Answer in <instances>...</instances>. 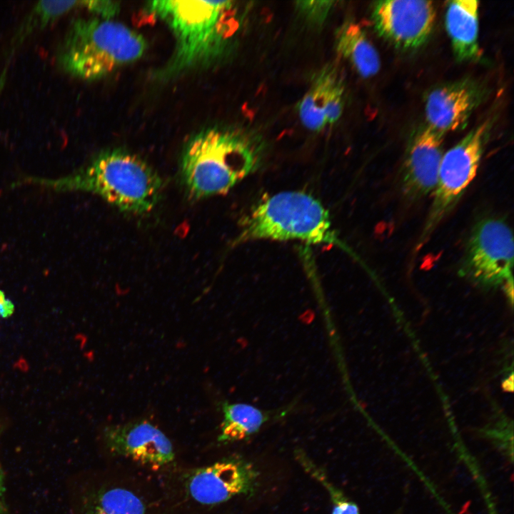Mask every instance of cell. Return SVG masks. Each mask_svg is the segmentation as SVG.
Segmentation results:
<instances>
[{"label":"cell","mask_w":514,"mask_h":514,"mask_svg":"<svg viewBox=\"0 0 514 514\" xmlns=\"http://www.w3.org/2000/svg\"><path fill=\"white\" fill-rule=\"evenodd\" d=\"M81 6L96 14L99 18L112 19L120 11L118 2L105 0H91L81 1Z\"/></svg>","instance_id":"obj_21"},{"label":"cell","mask_w":514,"mask_h":514,"mask_svg":"<svg viewBox=\"0 0 514 514\" xmlns=\"http://www.w3.org/2000/svg\"><path fill=\"white\" fill-rule=\"evenodd\" d=\"M336 46L338 54L362 77L369 78L378 72V53L358 24L348 22L342 25L337 31Z\"/></svg>","instance_id":"obj_16"},{"label":"cell","mask_w":514,"mask_h":514,"mask_svg":"<svg viewBox=\"0 0 514 514\" xmlns=\"http://www.w3.org/2000/svg\"><path fill=\"white\" fill-rule=\"evenodd\" d=\"M261 154L259 143L243 132L206 129L183 151L181 181L194 199L224 194L256 170Z\"/></svg>","instance_id":"obj_2"},{"label":"cell","mask_w":514,"mask_h":514,"mask_svg":"<svg viewBox=\"0 0 514 514\" xmlns=\"http://www.w3.org/2000/svg\"><path fill=\"white\" fill-rule=\"evenodd\" d=\"M490 126V120L482 122L443 153L415 251L423 248L476 176Z\"/></svg>","instance_id":"obj_6"},{"label":"cell","mask_w":514,"mask_h":514,"mask_svg":"<svg viewBox=\"0 0 514 514\" xmlns=\"http://www.w3.org/2000/svg\"><path fill=\"white\" fill-rule=\"evenodd\" d=\"M5 485L3 470L0 461V514H5Z\"/></svg>","instance_id":"obj_23"},{"label":"cell","mask_w":514,"mask_h":514,"mask_svg":"<svg viewBox=\"0 0 514 514\" xmlns=\"http://www.w3.org/2000/svg\"><path fill=\"white\" fill-rule=\"evenodd\" d=\"M513 235L501 218L487 217L473 227L465 245L460 273L485 286L512 287Z\"/></svg>","instance_id":"obj_7"},{"label":"cell","mask_w":514,"mask_h":514,"mask_svg":"<svg viewBox=\"0 0 514 514\" xmlns=\"http://www.w3.org/2000/svg\"><path fill=\"white\" fill-rule=\"evenodd\" d=\"M14 309L13 302L6 297L2 291H0V317L1 318L10 317L14 313Z\"/></svg>","instance_id":"obj_22"},{"label":"cell","mask_w":514,"mask_h":514,"mask_svg":"<svg viewBox=\"0 0 514 514\" xmlns=\"http://www.w3.org/2000/svg\"><path fill=\"white\" fill-rule=\"evenodd\" d=\"M344 94L343 81L337 68L322 69L298 106L303 125L310 131H320L336 122L343 113Z\"/></svg>","instance_id":"obj_13"},{"label":"cell","mask_w":514,"mask_h":514,"mask_svg":"<svg viewBox=\"0 0 514 514\" xmlns=\"http://www.w3.org/2000/svg\"><path fill=\"white\" fill-rule=\"evenodd\" d=\"M19 183L56 191L89 192L121 211L136 215L153 210L163 188L161 178L146 161L119 148L102 151L86 166L64 177H27Z\"/></svg>","instance_id":"obj_1"},{"label":"cell","mask_w":514,"mask_h":514,"mask_svg":"<svg viewBox=\"0 0 514 514\" xmlns=\"http://www.w3.org/2000/svg\"><path fill=\"white\" fill-rule=\"evenodd\" d=\"M259 240L342 246L323 204L300 191L271 195L244 217L235 243Z\"/></svg>","instance_id":"obj_5"},{"label":"cell","mask_w":514,"mask_h":514,"mask_svg":"<svg viewBox=\"0 0 514 514\" xmlns=\"http://www.w3.org/2000/svg\"><path fill=\"white\" fill-rule=\"evenodd\" d=\"M146 11L165 22L176 39L167 74L216 59L238 26L231 1H153L148 2Z\"/></svg>","instance_id":"obj_3"},{"label":"cell","mask_w":514,"mask_h":514,"mask_svg":"<svg viewBox=\"0 0 514 514\" xmlns=\"http://www.w3.org/2000/svg\"><path fill=\"white\" fill-rule=\"evenodd\" d=\"M223 418L218 440L231 443L245 440L256 433L269 419V413L253 405L224 402Z\"/></svg>","instance_id":"obj_17"},{"label":"cell","mask_w":514,"mask_h":514,"mask_svg":"<svg viewBox=\"0 0 514 514\" xmlns=\"http://www.w3.org/2000/svg\"><path fill=\"white\" fill-rule=\"evenodd\" d=\"M371 19L380 36L396 48L412 50L428 39L435 24V9L430 1H378L372 6Z\"/></svg>","instance_id":"obj_8"},{"label":"cell","mask_w":514,"mask_h":514,"mask_svg":"<svg viewBox=\"0 0 514 514\" xmlns=\"http://www.w3.org/2000/svg\"><path fill=\"white\" fill-rule=\"evenodd\" d=\"M333 3L332 1H298L296 6L304 20L318 26L326 21Z\"/></svg>","instance_id":"obj_20"},{"label":"cell","mask_w":514,"mask_h":514,"mask_svg":"<svg viewBox=\"0 0 514 514\" xmlns=\"http://www.w3.org/2000/svg\"><path fill=\"white\" fill-rule=\"evenodd\" d=\"M104 440L114 455L154 470L170 464L175 458L169 438L145 420L109 425L104 430Z\"/></svg>","instance_id":"obj_10"},{"label":"cell","mask_w":514,"mask_h":514,"mask_svg":"<svg viewBox=\"0 0 514 514\" xmlns=\"http://www.w3.org/2000/svg\"><path fill=\"white\" fill-rule=\"evenodd\" d=\"M444 133L427 124L413 133L406 147L400 171V186L409 199L432 194L443 156Z\"/></svg>","instance_id":"obj_11"},{"label":"cell","mask_w":514,"mask_h":514,"mask_svg":"<svg viewBox=\"0 0 514 514\" xmlns=\"http://www.w3.org/2000/svg\"><path fill=\"white\" fill-rule=\"evenodd\" d=\"M297 459L313 478L317 479L328 490L332 502L331 514H360L358 505L350 500L341 490L333 485L325 474L301 452H297Z\"/></svg>","instance_id":"obj_19"},{"label":"cell","mask_w":514,"mask_h":514,"mask_svg":"<svg viewBox=\"0 0 514 514\" xmlns=\"http://www.w3.org/2000/svg\"><path fill=\"white\" fill-rule=\"evenodd\" d=\"M478 1H449L445 24L455 59L459 62L475 61L480 57L478 44Z\"/></svg>","instance_id":"obj_14"},{"label":"cell","mask_w":514,"mask_h":514,"mask_svg":"<svg viewBox=\"0 0 514 514\" xmlns=\"http://www.w3.org/2000/svg\"><path fill=\"white\" fill-rule=\"evenodd\" d=\"M258 478L253 464L232 458L193 470L185 480V490L194 502L213 505L236 496L253 495Z\"/></svg>","instance_id":"obj_9"},{"label":"cell","mask_w":514,"mask_h":514,"mask_svg":"<svg viewBox=\"0 0 514 514\" xmlns=\"http://www.w3.org/2000/svg\"><path fill=\"white\" fill-rule=\"evenodd\" d=\"M146 49L143 37L120 22L78 18L59 46L56 61L67 74L93 81L138 60Z\"/></svg>","instance_id":"obj_4"},{"label":"cell","mask_w":514,"mask_h":514,"mask_svg":"<svg viewBox=\"0 0 514 514\" xmlns=\"http://www.w3.org/2000/svg\"><path fill=\"white\" fill-rule=\"evenodd\" d=\"M81 4L76 1H38L27 14L13 36L6 50L9 56L32 33L43 29L57 20L61 16Z\"/></svg>","instance_id":"obj_18"},{"label":"cell","mask_w":514,"mask_h":514,"mask_svg":"<svg viewBox=\"0 0 514 514\" xmlns=\"http://www.w3.org/2000/svg\"><path fill=\"white\" fill-rule=\"evenodd\" d=\"M484 96L482 86L468 79L435 86L425 99L426 124L444 134L463 129Z\"/></svg>","instance_id":"obj_12"},{"label":"cell","mask_w":514,"mask_h":514,"mask_svg":"<svg viewBox=\"0 0 514 514\" xmlns=\"http://www.w3.org/2000/svg\"><path fill=\"white\" fill-rule=\"evenodd\" d=\"M81 514H153L140 493L123 485L105 484L91 490L81 505Z\"/></svg>","instance_id":"obj_15"}]
</instances>
